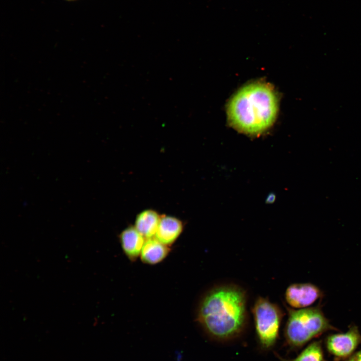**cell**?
<instances>
[{"mask_svg": "<svg viewBox=\"0 0 361 361\" xmlns=\"http://www.w3.org/2000/svg\"><path fill=\"white\" fill-rule=\"evenodd\" d=\"M247 296L245 290L234 284L213 287L201 299L196 318L205 332L218 341L240 336L248 321Z\"/></svg>", "mask_w": 361, "mask_h": 361, "instance_id": "cell-1", "label": "cell"}, {"mask_svg": "<svg viewBox=\"0 0 361 361\" xmlns=\"http://www.w3.org/2000/svg\"><path fill=\"white\" fill-rule=\"evenodd\" d=\"M278 110V100L267 84L247 85L229 102L227 113L230 124L238 131L250 135L261 134L273 124Z\"/></svg>", "mask_w": 361, "mask_h": 361, "instance_id": "cell-2", "label": "cell"}, {"mask_svg": "<svg viewBox=\"0 0 361 361\" xmlns=\"http://www.w3.org/2000/svg\"><path fill=\"white\" fill-rule=\"evenodd\" d=\"M286 309L288 318L284 334L291 349H299L325 332L338 330L325 317L320 304L302 309L286 307Z\"/></svg>", "mask_w": 361, "mask_h": 361, "instance_id": "cell-3", "label": "cell"}, {"mask_svg": "<svg viewBox=\"0 0 361 361\" xmlns=\"http://www.w3.org/2000/svg\"><path fill=\"white\" fill-rule=\"evenodd\" d=\"M251 310L259 344L261 349L269 350L279 337L283 312L278 305L262 296L256 299Z\"/></svg>", "mask_w": 361, "mask_h": 361, "instance_id": "cell-4", "label": "cell"}, {"mask_svg": "<svg viewBox=\"0 0 361 361\" xmlns=\"http://www.w3.org/2000/svg\"><path fill=\"white\" fill-rule=\"evenodd\" d=\"M360 344L361 334L354 324L345 332L330 334L325 339L326 350L336 360L350 356Z\"/></svg>", "mask_w": 361, "mask_h": 361, "instance_id": "cell-5", "label": "cell"}, {"mask_svg": "<svg viewBox=\"0 0 361 361\" xmlns=\"http://www.w3.org/2000/svg\"><path fill=\"white\" fill-rule=\"evenodd\" d=\"M322 296L321 290L310 283L292 284L287 288L285 293L286 302L294 309L311 307Z\"/></svg>", "mask_w": 361, "mask_h": 361, "instance_id": "cell-6", "label": "cell"}, {"mask_svg": "<svg viewBox=\"0 0 361 361\" xmlns=\"http://www.w3.org/2000/svg\"><path fill=\"white\" fill-rule=\"evenodd\" d=\"M184 229L183 222L173 216L163 215L154 237L168 246L172 245L180 236Z\"/></svg>", "mask_w": 361, "mask_h": 361, "instance_id": "cell-7", "label": "cell"}, {"mask_svg": "<svg viewBox=\"0 0 361 361\" xmlns=\"http://www.w3.org/2000/svg\"><path fill=\"white\" fill-rule=\"evenodd\" d=\"M119 238L125 255L130 261H136L140 257L146 239L134 226H129L124 229Z\"/></svg>", "mask_w": 361, "mask_h": 361, "instance_id": "cell-8", "label": "cell"}, {"mask_svg": "<svg viewBox=\"0 0 361 361\" xmlns=\"http://www.w3.org/2000/svg\"><path fill=\"white\" fill-rule=\"evenodd\" d=\"M170 249L155 237L146 239L140 258L145 264L155 265L162 261L168 255Z\"/></svg>", "mask_w": 361, "mask_h": 361, "instance_id": "cell-9", "label": "cell"}, {"mask_svg": "<svg viewBox=\"0 0 361 361\" xmlns=\"http://www.w3.org/2000/svg\"><path fill=\"white\" fill-rule=\"evenodd\" d=\"M160 218L156 211L145 210L136 216L134 226L145 239L154 237Z\"/></svg>", "mask_w": 361, "mask_h": 361, "instance_id": "cell-10", "label": "cell"}, {"mask_svg": "<svg viewBox=\"0 0 361 361\" xmlns=\"http://www.w3.org/2000/svg\"><path fill=\"white\" fill-rule=\"evenodd\" d=\"M280 359L283 361H326L321 340L311 342L295 358L287 359L280 357Z\"/></svg>", "mask_w": 361, "mask_h": 361, "instance_id": "cell-11", "label": "cell"}, {"mask_svg": "<svg viewBox=\"0 0 361 361\" xmlns=\"http://www.w3.org/2000/svg\"><path fill=\"white\" fill-rule=\"evenodd\" d=\"M343 361H361V348Z\"/></svg>", "mask_w": 361, "mask_h": 361, "instance_id": "cell-12", "label": "cell"}, {"mask_svg": "<svg viewBox=\"0 0 361 361\" xmlns=\"http://www.w3.org/2000/svg\"><path fill=\"white\" fill-rule=\"evenodd\" d=\"M66 1H75V0H66Z\"/></svg>", "mask_w": 361, "mask_h": 361, "instance_id": "cell-13", "label": "cell"}]
</instances>
